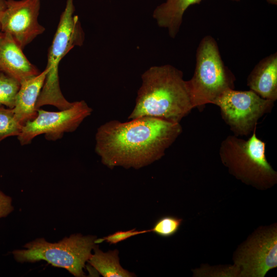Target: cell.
Here are the masks:
<instances>
[{"mask_svg": "<svg viewBox=\"0 0 277 277\" xmlns=\"http://www.w3.org/2000/svg\"><path fill=\"white\" fill-rule=\"evenodd\" d=\"M247 84L261 97L275 102L277 99V53L261 60L249 74Z\"/></svg>", "mask_w": 277, "mask_h": 277, "instance_id": "13", "label": "cell"}, {"mask_svg": "<svg viewBox=\"0 0 277 277\" xmlns=\"http://www.w3.org/2000/svg\"><path fill=\"white\" fill-rule=\"evenodd\" d=\"M234 82L224 65L216 41L205 36L197 48L194 74L187 81L193 108L214 104L224 92L234 89Z\"/></svg>", "mask_w": 277, "mask_h": 277, "instance_id": "5", "label": "cell"}, {"mask_svg": "<svg viewBox=\"0 0 277 277\" xmlns=\"http://www.w3.org/2000/svg\"><path fill=\"white\" fill-rule=\"evenodd\" d=\"M94 254H91L88 262L104 277H131L133 273L124 269L120 265L118 251L116 249L104 252L98 245L94 247Z\"/></svg>", "mask_w": 277, "mask_h": 277, "instance_id": "15", "label": "cell"}, {"mask_svg": "<svg viewBox=\"0 0 277 277\" xmlns=\"http://www.w3.org/2000/svg\"><path fill=\"white\" fill-rule=\"evenodd\" d=\"M149 232H151L150 229L138 231L133 229L128 231H118L103 238L96 239L95 242L96 244H98L105 241L110 244H116L130 237Z\"/></svg>", "mask_w": 277, "mask_h": 277, "instance_id": "19", "label": "cell"}, {"mask_svg": "<svg viewBox=\"0 0 277 277\" xmlns=\"http://www.w3.org/2000/svg\"><path fill=\"white\" fill-rule=\"evenodd\" d=\"M274 102L263 98L254 91L229 89L224 92L214 104L233 135L247 136L256 129L259 120L270 113Z\"/></svg>", "mask_w": 277, "mask_h": 277, "instance_id": "7", "label": "cell"}, {"mask_svg": "<svg viewBox=\"0 0 277 277\" xmlns=\"http://www.w3.org/2000/svg\"><path fill=\"white\" fill-rule=\"evenodd\" d=\"M202 0H166L156 7L153 16L158 25L167 29L169 35L174 38L179 31L183 16L191 5Z\"/></svg>", "mask_w": 277, "mask_h": 277, "instance_id": "14", "label": "cell"}, {"mask_svg": "<svg viewBox=\"0 0 277 277\" xmlns=\"http://www.w3.org/2000/svg\"><path fill=\"white\" fill-rule=\"evenodd\" d=\"M269 3L273 4V5H276L277 4V0H266Z\"/></svg>", "mask_w": 277, "mask_h": 277, "instance_id": "22", "label": "cell"}, {"mask_svg": "<svg viewBox=\"0 0 277 277\" xmlns=\"http://www.w3.org/2000/svg\"><path fill=\"white\" fill-rule=\"evenodd\" d=\"M182 132L180 123L153 117L112 120L97 128L95 151L109 168L140 169L161 159Z\"/></svg>", "mask_w": 277, "mask_h": 277, "instance_id": "1", "label": "cell"}, {"mask_svg": "<svg viewBox=\"0 0 277 277\" xmlns=\"http://www.w3.org/2000/svg\"><path fill=\"white\" fill-rule=\"evenodd\" d=\"M235 264L241 276L263 277L276 267V229L262 231L252 237L239 250Z\"/></svg>", "mask_w": 277, "mask_h": 277, "instance_id": "9", "label": "cell"}, {"mask_svg": "<svg viewBox=\"0 0 277 277\" xmlns=\"http://www.w3.org/2000/svg\"><path fill=\"white\" fill-rule=\"evenodd\" d=\"M182 221V219L175 216H163L156 222L150 231L161 236L169 237L176 233Z\"/></svg>", "mask_w": 277, "mask_h": 277, "instance_id": "18", "label": "cell"}, {"mask_svg": "<svg viewBox=\"0 0 277 277\" xmlns=\"http://www.w3.org/2000/svg\"><path fill=\"white\" fill-rule=\"evenodd\" d=\"M13 210L11 198L0 190V219L7 216Z\"/></svg>", "mask_w": 277, "mask_h": 277, "instance_id": "20", "label": "cell"}, {"mask_svg": "<svg viewBox=\"0 0 277 277\" xmlns=\"http://www.w3.org/2000/svg\"><path fill=\"white\" fill-rule=\"evenodd\" d=\"M142 82L129 119L150 116L180 123L193 108L187 81L174 67H151L142 74Z\"/></svg>", "mask_w": 277, "mask_h": 277, "instance_id": "2", "label": "cell"}, {"mask_svg": "<svg viewBox=\"0 0 277 277\" xmlns=\"http://www.w3.org/2000/svg\"><path fill=\"white\" fill-rule=\"evenodd\" d=\"M48 71L46 68L38 75L21 83L13 110L15 118L22 126L37 114L36 104Z\"/></svg>", "mask_w": 277, "mask_h": 277, "instance_id": "12", "label": "cell"}, {"mask_svg": "<svg viewBox=\"0 0 277 277\" xmlns=\"http://www.w3.org/2000/svg\"><path fill=\"white\" fill-rule=\"evenodd\" d=\"M1 18V31L11 35L23 49L45 31L38 22L40 0H7Z\"/></svg>", "mask_w": 277, "mask_h": 277, "instance_id": "10", "label": "cell"}, {"mask_svg": "<svg viewBox=\"0 0 277 277\" xmlns=\"http://www.w3.org/2000/svg\"><path fill=\"white\" fill-rule=\"evenodd\" d=\"M22 49L11 35L0 32V71L20 83L40 73L28 60Z\"/></svg>", "mask_w": 277, "mask_h": 277, "instance_id": "11", "label": "cell"}, {"mask_svg": "<svg viewBox=\"0 0 277 277\" xmlns=\"http://www.w3.org/2000/svg\"><path fill=\"white\" fill-rule=\"evenodd\" d=\"M92 112L84 101L74 102L69 108L59 111L38 109L35 118L23 126L18 140L22 145H26L41 134L49 141L60 139L65 133L75 131Z\"/></svg>", "mask_w": 277, "mask_h": 277, "instance_id": "8", "label": "cell"}, {"mask_svg": "<svg viewBox=\"0 0 277 277\" xmlns=\"http://www.w3.org/2000/svg\"><path fill=\"white\" fill-rule=\"evenodd\" d=\"M96 237L72 234L57 243H49L37 239L25 245L26 249L12 252L15 260L20 263L44 260L52 266L65 268L76 277L84 276L83 268L97 244Z\"/></svg>", "mask_w": 277, "mask_h": 277, "instance_id": "6", "label": "cell"}, {"mask_svg": "<svg viewBox=\"0 0 277 277\" xmlns=\"http://www.w3.org/2000/svg\"><path fill=\"white\" fill-rule=\"evenodd\" d=\"M73 0H67L48 54L45 81L37 99L36 108L52 105L60 110L69 108L73 103L63 96L60 86L58 66L62 59L75 46H81L84 33L77 15H74Z\"/></svg>", "mask_w": 277, "mask_h": 277, "instance_id": "4", "label": "cell"}, {"mask_svg": "<svg viewBox=\"0 0 277 277\" xmlns=\"http://www.w3.org/2000/svg\"><path fill=\"white\" fill-rule=\"evenodd\" d=\"M22 127L15 118L13 109L0 108V142L10 136H17Z\"/></svg>", "mask_w": 277, "mask_h": 277, "instance_id": "17", "label": "cell"}, {"mask_svg": "<svg viewBox=\"0 0 277 277\" xmlns=\"http://www.w3.org/2000/svg\"><path fill=\"white\" fill-rule=\"evenodd\" d=\"M6 0H0V32L1 31V18L4 11L6 8Z\"/></svg>", "mask_w": 277, "mask_h": 277, "instance_id": "21", "label": "cell"}, {"mask_svg": "<svg viewBox=\"0 0 277 277\" xmlns=\"http://www.w3.org/2000/svg\"><path fill=\"white\" fill-rule=\"evenodd\" d=\"M255 129L247 140L228 135L221 142L219 155L230 173L243 182L259 188L276 183L277 173L265 156L266 143L259 139Z\"/></svg>", "mask_w": 277, "mask_h": 277, "instance_id": "3", "label": "cell"}, {"mask_svg": "<svg viewBox=\"0 0 277 277\" xmlns=\"http://www.w3.org/2000/svg\"><path fill=\"white\" fill-rule=\"evenodd\" d=\"M20 85L17 80L0 71V108H14Z\"/></svg>", "mask_w": 277, "mask_h": 277, "instance_id": "16", "label": "cell"}]
</instances>
